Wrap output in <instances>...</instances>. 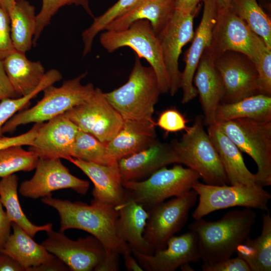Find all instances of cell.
Wrapping results in <instances>:
<instances>
[{
  "label": "cell",
  "mask_w": 271,
  "mask_h": 271,
  "mask_svg": "<svg viewBox=\"0 0 271 271\" xmlns=\"http://www.w3.org/2000/svg\"><path fill=\"white\" fill-rule=\"evenodd\" d=\"M41 201L57 211L60 217V231L82 230L100 241L106 253L114 252L119 255L131 253L129 246L117 234L115 224L118 210L115 207L93 201L89 205L52 196L42 198Z\"/></svg>",
  "instance_id": "6da1fadb"
},
{
  "label": "cell",
  "mask_w": 271,
  "mask_h": 271,
  "mask_svg": "<svg viewBox=\"0 0 271 271\" xmlns=\"http://www.w3.org/2000/svg\"><path fill=\"white\" fill-rule=\"evenodd\" d=\"M256 215L252 208L234 209L215 221L203 218L189 224L195 235L203 263H212L229 257L237 247L248 237L255 222Z\"/></svg>",
  "instance_id": "7a4b0ae2"
},
{
  "label": "cell",
  "mask_w": 271,
  "mask_h": 271,
  "mask_svg": "<svg viewBox=\"0 0 271 271\" xmlns=\"http://www.w3.org/2000/svg\"><path fill=\"white\" fill-rule=\"evenodd\" d=\"M140 59L136 56L126 83L104 94L123 120L154 122V107L161 93L154 69L143 65Z\"/></svg>",
  "instance_id": "3957f363"
},
{
  "label": "cell",
  "mask_w": 271,
  "mask_h": 271,
  "mask_svg": "<svg viewBox=\"0 0 271 271\" xmlns=\"http://www.w3.org/2000/svg\"><path fill=\"white\" fill-rule=\"evenodd\" d=\"M87 74L84 72L65 80L59 87L52 85L45 88L42 99L32 107L15 114L3 126V133H12L21 125L47 121L84 102L95 88L91 83H81Z\"/></svg>",
  "instance_id": "277c9868"
},
{
  "label": "cell",
  "mask_w": 271,
  "mask_h": 271,
  "mask_svg": "<svg viewBox=\"0 0 271 271\" xmlns=\"http://www.w3.org/2000/svg\"><path fill=\"white\" fill-rule=\"evenodd\" d=\"M204 124L203 116L197 115L179 141H171L177 163L197 172L206 184L227 185L226 175Z\"/></svg>",
  "instance_id": "5b68a950"
},
{
  "label": "cell",
  "mask_w": 271,
  "mask_h": 271,
  "mask_svg": "<svg viewBox=\"0 0 271 271\" xmlns=\"http://www.w3.org/2000/svg\"><path fill=\"white\" fill-rule=\"evenodd\" d=\"M200 178L197 172L181 165H175L170 169L165 166L146 180L122 181L126 192L124 203L134 202L148 211L170 197H178L189 191Z\"/></svg>",
  "instance_id": "8992f818"
},
{
  "label": "cell",
  "mask_w": 271,
  "mask_h": 271,
  "mask_svg": "<svg viewBox=\"0 0 271 271\" xmlns=\"http://www.w3.org/2000/svg\"><path fill=\"white\" fill-rule=\"evenodd\" d=\"M101 46L109 53L121 47L132 49L154 69L161 93L169 92L170 81L164 61L160 40L150 23L146 20L134 22L119 31L104 30L100 35Z\"/></svg>",
  "instance_id": "52a82bcc"
},
{
  "label": "cell",
  "mask_w": 271,
  "mask_h": 271,
  "mask_svg": "<svg viewBox=\"0 0 271 271\" xmlns=\"http://www.w3.org/2000/svg\"><path fill=\"white\" fill-rule=\"evenodd\" d=\"M216 124L255 162L256 183L263 187L271 185V120L237 118Z\"/></svg>",
  "instance_id": "ba28073f"
},
{
  "label": "cell",
  "mask_w": 271,
  "mask_h": 271,
  "mask_svg": "<svg viewBox=\"0 0 271 271\" xmlns=\"http://www.w3.org/2000/svg\"><path fill=\"white\" fill-rule=\"evenodd\" d=\"M192 189L199 197L198 205L192 215L195 219L216 210L236 206L267 211L271 198L270 193L258 184L211 185L198 181Z\"/></svg>",
  "instance_id": "9c48e42d"
},
{
  "label": "cell",
  "mask_w": 271,
  "mask_h": 271,
  "mask_svg": "<svg viewBox=\"0 0 271 271\" xmlns=\"http://www.w3.org/2000/svg\"><path fill=\"white\" fill-rule=\"evenodd\" d=\"M198 195L192 189L148 210L143 236L153 254L166 248L169 239L184 225Z\"/></svg>",
  "instance_id": "30bf717a"
},
{
  "label": "cell",
  "mask_w": 271,
  "mask_h": 271,
  "mask_svg": "<svg viewBox=\"0 0 271 271\" xmlns=\"http://www.w3.org/2000/svg\"><path fill=\"white\" fill-rule=\"evenodd\" d=\"M104 93L101 89L95 88L89 98L64 114L79 130L107 143L120 130L123 119Z\"/></svg>",
  "instance_id": "8fae6325"
},
{
  "label": "cell",
  "mask_w": 271,
  "mask_h": 271,
  "mask_svg": "<svg viewBox=\"0 0 271 271\" xmlns=\"http://www.w3.org/2000/svg\"><path fill=\"white\" fill-rule=\"evenodd\" d=\"M259 38L230 8L217 10L210 45L204 52L213 59L226 51L237 52L253 62Z\"/></svg>",
  "instance_id": "7c38bea8"
},
{
  "label": "cell",
  "mask_w": 271,
  "mask_h": 271,
  "mask_svg": "<svg viewBox=\"0 0 271 271\" xmlns=\"http://www.w3.org/2000/svg\"><path fill=\"white\" fill-rule=\"evenodd\" d=\"M42 244L73 271L94 270L106 254L102 243L91 235L76 240L51 229Z\"/></svg>",
  "instance_id": "4fadbf2b"
},
{
  "label": "cell",
  "mask_w": 271,
  "mask_h": 271,
  "mask_svg": "<svg viewBox=\"0 0 271 271\" xmlns=\"http://www.w3.org/2000/svg\"><path fill=\"white\" fill-rule=\"evenodd\" d=\"M214 63L224 87V96L221 103H233L260 94L255 66L244 54L226 51L216 56Z\"/></svg>",
  "instance_id": "5bb4252c"
},
{
  "label": "cell",
  "mask_w": 271,
  "mask_h": 271,
  "mask_svg": "<svg viewBox=\"0 0 271 271\" xmlns=\"http://www.w3.org/2000/svg\"><path fill=\"white\" fill-rule=\"evenodd\" d=\"M35 169L32 178L23 182L19 188V193L25 197L52 196L53 191L66 189L85 195L89 188V182L71 174L61 159H39Z\"/></svg>",
  "instance_id": "9a60e30c"
},
{
  "label": "cell",
  "mask_w": 271,
  "mask_h": 271,
  "mask_svg": "<svg viewBox=\"0 0 271 271\" xmlns=\"http://www.w3.org/2000/svg\"><path fill=\"white\" fill-rule=\"evenodd\" d=\"M197 10L185 13L175 10L170 20L158 35L170 79L169 92L172 96L180 88L182 72L179 69V58L183 47L194 37L193 20Z\"/></svg>",
  "instance_id": "2e32d148"
},
{
  "label": "cell",
  "mask_w": 271,
  "mask_h": 271,
  "mask_svg": "<svg viewBox=\"0 0 271 271\" xmlns=\"http://www.w3.org/2000/svg\"><path fill=\"white\" fill-rule=\"evenodd\" d=\"M78 129L64 114L59 115L41 124L28 150L39 159L67 160L72 157Z\"/></svg>",
  "instance_id": "e0dca14e"
},
{
  "label": "cell",
  "mask_w": 271,
  "mask_h": 271,
  "mask_svg": "<svg viewBox=\"0 0 271 271\" xmlns=\"http://www.w3.org/2000/svg\"><path fill=\"white\" fill-rule=\"evenodd\" d=\"M131 253L140 265L147 271H174L186 263L201 259L197 240L190 230L169 239L165 248L152 254L134 250Z\"/></svg>",
  "instance_id": "ac0fdd59"
},
{
  "label": "cell",
  "mask_w": 271,
  "mask_h": 271,
  "mask_svg": "<svg viewBox=\"0 0 271 271\" xmlns=\"http://www.w3.org/2000/svg\"><path fill=\"white\" fill-rule=\"evenodd\" d=\"M203 11L201 20L185 58V66L182 72L180 88L183 91L182 103L194 99L198 92L193 84V78L201 56L210 46L216 22L217 7L216 0H202Z\"/></svg>",
  "instance_id": "d6986e66"
},
{
  "label": "cell",
  "mask_w": 271,
  "mask_h": 271,
  "mask_svg": "<svg viewBox=\"0 0 271 271\" xmlns=\"http://www.w3.org/2000/svg\"><path fill=\"white\" fill-rule=\"evenodd\" d=\"M80 169L92 181L93 199L91 201L115 207L126 200L125 190L118 166V162L102 165L80 159L70 157L68 160Z\"/></svg>",
  "instance_id": "ffe728a7"
},
{
  "label": "cell",
  "mask_w": 271,
  "mask_h": 271,
  "mask_svg": "<svg viewBox=\"0 0 271 271\" xmlns=\"http://www.w3.org/2000/svg\"><path fill=\"white\" fill-rule=\"evenodd\" d=\"M177 163L172 144L157 142L149 148L118 161L123 181H140L159 169Z\"/></svg>",
  "instance_id": "44dd1931"
},
{
  "label": "cell",
  "mask_w": 271,
  "mask_h": 271,
  "mask_svg": "<svg viewBox=\"0 0 271 271\" xmlns=\"http://www.w3.org/2000/svg\"><path fill=\"white\" fill-rule=\"evenodd\" d=\"M193 81L199 95L204 123L208 126L216 124V111L222 102L224 87L214 59L206 52L199 62Z\"/></svg>",
  "instance_id": "7402d4cb"
},
{
  "label": "cell",
  "mask_w": 271,
  "mask_h": 271,
  "mask_svg": "<svg viewBox=\"0 0 271 271\" xmlns=\"http://www.w3.org/2000/svg\"><path fill=\"white\" fill-rule=\"evenodd\" d=\"M155 122L123 120L120 130L106 143L108 152L116 162L145 150L157 141Z\"/></svg>",
  "instance_id": "603a6c76"
},
{
  "label": "cell",
  "mask_w": 271,
  "mask_h": 271,
  "mask_svg": "<svg viewBox=\"0 0 271 271\" xmlns=\"http://www.w3.org/2000/svg\"><path fill=\"white\" fill-rule=\"evenodd\" d=\"M207 133L214 145L231 185L257 184L255 175L247 168L240 150L216 123L208 126Z\"/></svg>",
  "instance_id": "cb8c5ba5"
},
{
  "label": "cell",
  "mask_w": 271,
  "mask_h": 271,
  "mask_svg": "<svg viewBox=\"0 0 271 271\" xmlns=\"http://www.w3.org/2000/svg\"><path fill=\"white\" fill-rule=\"evenodd\" d=\"M175 11V0H140L127 12L110 22L104 30H124L136 21L146 20L150 23L158 36Z\"/></svg>",
  "instance_id": "d4e9b609"
},
{
  "label": "cell",
  "mask_w": 271,
  "mask_h": 271,
  "mask_svg": "<svg viewBox=\"0 0 271 271\" xmlns=\"http://www.w3.org/2000/svg\"><path fill=\"white\" fill-rule=\"evenodd\" d=\"M118 210L116 231L118 237L131 250L146 254H152L143 234L149 218L148 212L141 205L128 202L115 207Z\"/></svg>",
  "instance_id": "484cf974"
},
{
  "label": "cell",
  "mask_w": 271,
  "mask_h": 271,
  "mask_svg": "<svg viewBox=\"0 0 271 271\" xmlns=\"http://www.w3.org/2000/svg\"><path fill=\"white\" fill-rule=\"evenodd\" d=\"M11 233L2 251L17 261L25 270L47 263L56 257L41 244H38L16 223H12Z\"/></svg>",
  "instance_id": "4316f807"
},
{
  "label": "cell",
  "mask_w": 271,
  "mask_h": 271,
  "mask_svg": "<svg viewBox=\"0 0 271 271\" xmlns=\"http://www.w3.org/2000/svg\"><path fill=\"white\" fill-rule=\"evenodd\" d=\"M25 54L15 50L3 60L6 73L19 97L34 91L46 73L40 61H31Z\"/></svg>",
  "instance_id": "83f0119b"
},
{
  "label": "cell",
  "mask_w": 271,
  "mask_h": 271,
  "mask_svg": "<svg viewBox=\"0 0 271 271\" xmlns=\"http://www.w3.org/2000/svg\"><path fill=\"white\" fill-rule=\"evenodd\" d=\"M235 253L248 265L251 271L271 270V216L269 210L262 214L260 234L248 237L236 248Z\"/></svg>",
  "instance_id": "f1b7e54d"
},
{
  "label": "cell",
  "mask_w": 271,
  "mask_h": 271,
  "mask_svg": "<svg viewBox=\"0 0 271 271\" xmlns=\"http://www.w3.org/2000/svg\"><path fill=\"white\" fill-rule=\"evenodd\" d=\"M237 118L270 121L271 96L257 94L233 103H221L218 106L216 123Z\"/></svg>",
  "instance_id": "f546056e"
},
{
  "label": "cell",
  "mask_w": 271,
  "mask_h": 271,
  "mask_svg": "<svg viewBox=\"0 0 271 271\" xmlns=\"http://www.w3.org/2000/svg\"><path fill=\"white\" fill-rule=\"evenodd\" d=\"M9 14L15 50L26 54L31 48L36 29L35 8L26 0H18Z\"/></svg>",
  "instance_id": "4dcf8cb0"
},
{
  "label": "cell",
  "mask_w": 271,
  "mask_h": 271,
  "mask_svg": "<svg viewBox=\"0 0 271 271\" xmlns=\"http://www.w3.org/2000/svg\"><path fill=\"white\" fill-rule=\"evenodd\" d=\"M19 178L15 174L0 180V202L12 222L22 227L33 238L39 231L46 232L52 229V223L38 226L31 222L21 207L18 195Z\"/></svg>",
  "instance_id": "1f68e13d"
},
{
  "label": "cell",
  "mask_w": 271,
  "mask_h": 271,
  "mask_svg": "<svg viewBox=\"0 0 271 271\" xmlns=\"http://www.w3.org/2000/svg\"><path fill=\"white\" fill-rule=\"evenodd\" d=\"M232 11L271 49V21L257 0H231Z\"/></svg>",
  "instance_id": "d6a6232c"
},
{
  "label": "cell",
  "mask_w": 271,
  "mask_h": 271,
  "mask_svg": "<svg viewBox=\"0 0 271 271\" xmlns=\"http://www.w3.org/2000/svg\"><path fill=\"white\" fill-rule=\"evenodd\" d=\"M72 157L102 165H110L117 162L110 156L104 143L90 133L78 129L73 146Z\"/></svg>",
  "instance_id": "836d02e7"
},
{
  "label": "cell",
  "mask_w": 271,
  "mask_h": 271,
  "mask_svg": "<svg viewBox=\"0 0 271 271\" xmlns=\"http://www.w3.org/2000/svg\"><path fill=\"white\" fill-rule=\"evenodd\" d=\"M61 73L55 69L46 72L37 88L31 93L17 98H8L0 102V138L4 137L2 127L16 113L26 108L30 100L47 87L61 80Z\"/></svg>",
  "instance_id": "e575fe53"
},
{
  "label": "cell",
  "mask_w": 271,
  "mask_h": 271,
  "mask_svg": "<svg viewBox=\"0 0 271 271\" xmlns=\"http://www.w3.org/2000/svg\"><path fill=\"white\" fill-rule=\"evenodd\" d=\"M39 158L22 146H15L0 150V178L16 172H29L36 168Z\"/></svg>",
  "instance_id": "d590c367"
},
{
  "label": "cell",
  "mask_w": 271,
  "mask_h": 271,
  "mask_svg": "<svg viewBox=\"0 0 271 271\" xmlns=\"http://www.w3.org/2000/svg\"><path fill=\"white\" fill-rule=\"evenodd\" d=\"M42 2L41 9L36 16L37 26L33 39L34 45L45 28L50 24L52 18L63 6L72 5L80 6L90 17L94 18L90 7L89 0H42Z\"/></svg>",
  "instance_id": "8d00e7d4"
},
{
  "label": "cell",
  "mask_w": 271,
  "mask_h": 271,
  "mask_svg": "<svg viewBox=\"0 0 271 271\" xmlns=\"http://www.w3.org/2000/svg\"><path fill=\"white\" fill-rule=\"evenodd\" d=\"M253 63L258 75L260 93L271 96V49L267 47L260 37Z\"/></svg>",
  "instance_id": "74e56055"
},
{
  "label": "cell",
  "mask_w": 271,
  "mask_h": 271,
  "mask_svg": "<svg viewBox=\"0 0 271 271\" xmlns=\"http://www.w3.org/2000/svg\"><path fill=\"white\" fill-rule=\"evenodd\" d=\"M187 120L176 108L172 107L163 111L159 115L156 125L159 126L167 133L176 132L188 128Z\"/></svg>",
  "instance_id": "f35d334b"
},
{
  "label": "cell",
  "mask_w": 271,
  "mask_h": 271,
  "mask_svg": "<svg viewBox=\"0 0 271 271\" xmlns=\"http://www.w3.org/2000/svg\"><path fill=\"white\" fill-rule=\"evenodd\" d=\"M11 32L9 13L0 7V60L15 51Z\"/></svg>",
  "instance_id": "ab89813d"
},
{
  "label": "cell",
  "mask_w": 271,
  "mask_h": 271,
  "mask_svg": "<svg viewBox=\"0 0 271 271\" xmlns=\"http://www.w3.org/2000/svg\"><path fill=\"white\" fill-rule=\"evenodd\" d=\"M202 269L203 271H251L247 263L238 256L212 263H203Z\"/></svg>",
  "instance_id": "60d3db41"
},
{
  "label": "cell",
  "mask_w": 271,
  "mask_h": 271,
  "mask_svg": "<svg viewBox=\"0 0 271 271\" xmlns=\"http://www.w3.org/2000/svg\"><path fill=\"white\" fill-rule=\"evenodd\" d=\"M41 123H35L28 131L19 136L0 138V150L15 146H31Z\"/></svg>",
  "instance_id": "b9f144b4"
},
{
  "label": "cell",
  "mask_w": 271,
  "mask_h": 271,
  "mask_svg": "<svg viewBox=\"0 0 271 271\" xmlns=\"http://www.w3.org/2000/svg\"><path fill=\"white\" fill-rule=\"evenodd\" d=\"M140 0H118L100 16L101 22L107 25L127 12Z\"/></svg>",
  "instance_id": "7bdbcfd3"
},
{
  "label": "cell",
  "mask_w": 271,
  "mask_h": 271,
  "mask_svg": "<svg viewBox=\"0 0 271 271\" xmlns=\"http://www.w3.org/2000/svg\"><path fill=\"white\" fill-rule=\"evenodd\" d=\"M18 96L6 73L3 60H0V101Z\"/></svg>",
  "instance_id": "ee69618b"
},
{
  "label": "cell",
  "mask_w": 271,
  "mask_h": 271,
  "mask_svg": "<svg viewBox=\"0 0 271 271\" xmlns=\"http://www.w3.org/2000/svg\"><path fill=\"white\" fill-rule=\"evenodd\" d=\"M12 223L0 202V250L4 247L12 233Z\"/></svg>",
  "instance_id": "f6af8a7d"
},
{
  "label": "cell",
  "mask_w": 271,
  "mask_h": 271,
  "mask_svg": "<svg viewBox=\"0 0 271 271\" xmlns=\"http://www.w3.org/2000/svg\"><path fill=\"white\" fill-rule=\"evenodd\" d=\"M119 254L106 253L101 262L95 268V271H117L119 270Z\"/></svg>",
  "instance_id": "bcb514c9"
},
{
  "label": "cell",
  "mask_w": 271,
  "mask_h": 271,
  "mask_svg": "<svg viewBox=\"0 0 271 271\" xmlns=\"http://www.w3.org/2000/svg\"><path fill=\"white\" fill-rule=\"evenodd\" d=\"M0 271H25V269L14 258L0 251Z\"/></svg>",
  "instance_id": "7dc6e473"
},
{
  "label": "cell",
  "mask_w": 271,
  "mask_h": 271,
  "mask_svg": "<svg viewBox=\"0 0 271 271\" xmlns=\"http://www.w3.org/2000/svg\"><path fill=\"white\" fill-rule=\"evenodd\" d=\"M69 270L68 267L61 260L56 257L52 261L47 263L30 268L29 271L59 270Z\"/></svg>",
  "instance_id": "c3c4849f"
},
{
  "label": "cell",
  "mask_w": 271,
  "mask_h": 271,
  "mask_svg": "<svg viewBox=\"0 0 271 271\" xmlns=\"http://www.w3.org/2000/svg\"><path fill=\"white\" fill-rule=\"evenodd\" d=\"M202 0H175V10L185 13L198 10V5Z\"/></svg>",
  "instance_id": "681fc988"
},
{
  "label": "cell",
  "mask_w": 271,
  "mask_h": 271,
  "mask_svg": "<svg viewBox=\"0 0 271 271\" xmlns=\"http://www.w3.org/2000/svg\"><path fill=\"white\" fill-rule=\"evenodd\" d=\"M123 256L125 267L128 271H143L144 269L140 265L138 261L134 256L131 255V253H125L122 255Z\"/></svg>",
  "instance_id": "f907efd6"
},
{
  "label": "cell",
  "mask_w": 271,
  "mask_h": 271,
  "mask_svg": "<svg viewBox=\"0 0 271 271\" xmlns=\"http://www.w3.org/2000/svg\"><path fill=\"white\" fill-rule=\"evenodd\" d=\"M16 0H0V7L9 13L14 7Z\"/></svg>",
  "instance_id": "816d5d0a"
},
{
  "label": "cell",
  "mask_w": 271,
  "mask_h": 271,
  "mask_svg": "<svg viewBox=\"0 0 271 271\" xmlns=\"http://www.w3.org/2000/svg\"><path fill=\"white\" fill-rule=\"evenodd\" d=\"M217 10H222L230 8L231 0H216Z\"/></svg>",
  "instance_id": "f5cc1de1"
},
{
  "label": "cell",
  "mask_w": 271,
  "mask_h": 271,
  "mask_svg": "<svg viewBox=\"0 0 271 271\" xmlns=\"http://www.w3.org/2000/svg\"><path fill=\"white\" fill-rule=\"evenodd\" d=\"M181 269L183 271H193L194 269L191 267L189 263H186L180 266Z\"/></svg>",
  "instance_id": "db71d44e"
},
{
  "label": "cell",
  "mask_w": 271,
  "mask_h": 271,
  "mask_svg": "<svg viewBox=\"0 0 271 271\" xmlns=\"http://www.w3.org/2000/svg\"><path fill=\"white\" fill-rule=\"evenodd\" d=\"M262 2H263L264 3H269L270 0H261Z\"/></svg>",
  "instance_id": "11a10c76"
}]
</instances>
